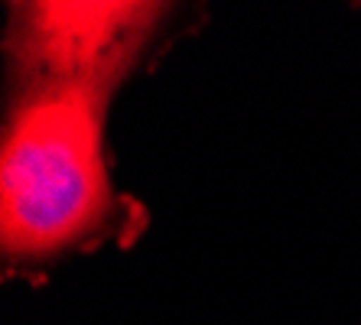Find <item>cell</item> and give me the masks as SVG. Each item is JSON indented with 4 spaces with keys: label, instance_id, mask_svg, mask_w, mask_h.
<instances>
[{
    "label": "cell",
    "instance_id": "cell-1",
    "mask_svg": "<svg viewBox=\"0 0 361 325\" xmlns=\"http://www.w3.org/2000/svg\"><path fill=\"white\" fill-rule=\"evenodd\" d=\"M104 111L78 94L10 101L0 147V241L10 260H49L98 231L111 209Z\"/></svg>",
    "mask_w": 361,
    "mask_h": 325
},
{
    "label": "cell",
    "instance_id": "cell-2",
    "mask_svg": "<svg viewBox=\"0 0 361 325\" xmlns=\"http://www.w3.org/2000/svg\"><path fill=\"white\" fill-rule=\"evenodd\" d=\"M169 10L150 0L10 4L4 36L10 94H78L108 111Z\"/></svg>",
    "mask_w": 361,
    "mask_h": 325
}]
</instances>
